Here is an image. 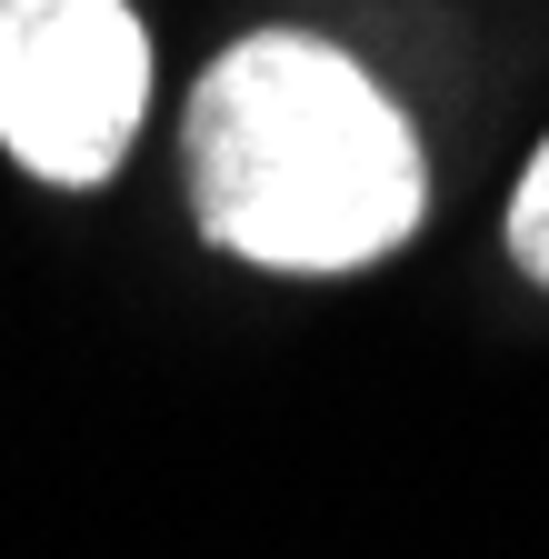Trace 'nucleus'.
I'll use <instances>...</instances> for the list:
<instances>
[{
	"label": "nucleus",
	"instance_id": "nucleus-2",
	"mask_svg": "<svg viewBox=\"0 0 549 559\" xmlns=\"http://www.w3.org/2000/svg\"><path fill=\"white\" fill-rule=\"evenodd\" d=\"M141 110L151 40L130 0H0V151L31 180H110Z\"/></svg>",
	"mask_w": 549,
	"mask_h": 559
},
{
	"label": "nucleus",
	"instance_id": "nucleus-1",
	"mask_svg": "<svg viewBox=\"0 0 549 559\" xmlns=\"http://www.w3.org/2000/svg\"><path fill=\"white\" fill-rule=\"evenodd\" d=\"M190 210L230 260L360 270L420 230V140L350 50L260 31L230 40L190 91Z\"/></svg>",
	"mask_w": 549,
	"mask_h": 559
},
{
	"label": "nucleus",
	"instance_id": "nucleus-3",
	"mask_svg": "<svg viewBox=\"0 0 549 559\" xmlns=\"http://www.w3.org/2000/svg\"><path fill=\"white\" fill-rule=\"evenodd\" d=\"M510 260L549 290V151L520 170V190H510Z\"/></svg>",
	"mask_w": 549,
	"mask_h": 559
}]
</instances>
